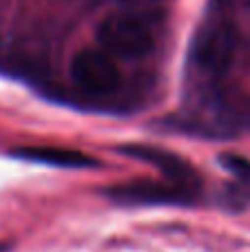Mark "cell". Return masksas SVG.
<instances>
[{
	"label": "cell",
	"instance_id": "obj_4",
	"mask_svg": "<svg viewBox=\"0 0 250 252\" xmlns=\"http://www.w3.org/2000/svg\"><path fill=\"white\" fill-rule=\"evenodd\" d=\"M71 80L82 91L100 97L109 95L120 87V71L106 51L84 49L71 60Z\"/></svg>",
	"mask_w": 250,
	"mask_h": 252
},
{
	"label": "cell",
	"instance_id": "obj_6",
	"mask_svg": "<svg viewBox=\"0 0 250 252\" xmlns=\"http://www.w3.org/2000/svg\"><path fill=\"white\" fill-rule=\"evenodd\" d=\"M11 155L18 157V159L56 166V168H93V166H97V161L91 155L58 146H25L11 151Z\"/></svg>",
	"mask_w": 250,
	"mask_h": 252
},
{
	"label": "cell",
	"instance_id": "obj_3",
	"mask_svg": "<svg viewBox=\"0 0 250 252\" xmlns=\"http://www.w3.org/2000/svg\"><path fill=\"white\" fill-rule=\"evenodd\" d=\"M106 197L122 206H182L197 199V188L175 182H133L106 190Z\"/></svg>",
	"mask_w": 250,
	"mask_h": 252
},
{
	"label": "cell",
	"instance_id": "obj_2",
	"mask_svg": "<svg viewBox=\"0 0 250 252\" xmlns=\"http://www.w3.org/2000/svg\"><path fill=\"white\" fill-rule=\"evenodd\" d=\"M237 51V33L235 27L224 18L208 20L199 27L193 42L195 69L206 78H221L228 71Z\"/></svg>",
	"mask_w": 250,
	"mask_h": 252
},
{
	"label": "cell",
	"instance_id": "obj_5",
	"mask_svg": "<svg viewBox=\"0 0 250 252\" xmlns=\"http://www.w3.org/2000/svg\"><path fill=\"white\" fill-rule=\"evenodd\" d=\"M120 151L128 157H135V159L142 161H149L153 164L168 182H175V184H184V186L190 188H199V179L197 173L186 164L182 157L173 155L168 151H162V148H155V146H140V144H131V146H122Z\"/></svg>",
	"mask_w": 250,
	"mask_h": 252
},
{
	"label": "cell",
	"instance_id": "obj_1",
	"mask_svg": "<svg viewBox=\"0 0 250 252\" xmlns=\"http://www.w3.org/2000/svg\"><path fill=\"white\" fill-rule=\"evenodd\" d=\"M97 42L109 56L137 60L153 51L155 38L151 27L131 13H111L97 25Z\"/></svg>",
	"mask_w": 250,
	"mask_h": 252
},
{
	"label": "cell",
	"instance_id": "obj_8",
	"mask_svg": "<svg viewBox=\"0 0 250 252\" xmlns=\"http://www.w3.org/2000/svg\"><path fill=\"white\" fill-rule=\"evenodd\" d=\"M0 252H4V246H0Z\"/></svg>",
	"mask_w": 250,
	"mask_h": 252
},
{
	"label": "cell",
	"instance_id": "obj_7",
	"mask_svg": "<svg viewBox=\"0 0 250 252\" xmlns=\"http://www.w3.org/2000/svg\"><path fill=\"white\" fill-rule=\"evenodd\" d=\"M221 166L230 175H235L242 184L250 186V161L248 159H244L239 155H221Z\"/></svg>",
	"mask_w": 250,
	"mask_h": 252
}]
</instances>
